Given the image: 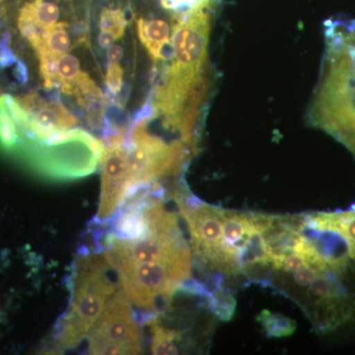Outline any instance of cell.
I'll return each instance as SVG.
<instances>
[{"label":"cell","instance_id":"4fadbf2b","mask_svg":"<svg viewBox=\"0 0 355 355\" xmlns=\"http://www.w3.org/2000/svg\"><path fill=\"white\" fill-rule=\"evenodd\" d=\"M81 72L79 60L74 55H62L57 62V88L65 95H73Z\"/></svg>","mask_w":355,"mask_h":355},{"label":"cell","instance_id":"cb8c5ba5","mask_svg":"<svg viewBox=\"0 0 355 355\" xmlns=\"http://www.w3.org/2000/svg\"><path fill=\"white\" fill-rule=\"evenodd\" d=\"M1 1H2V0H0V2H1Z\"/></svg>","mask_w":355,"mask_h":355},{"label":"cell","instance_id":"ffe728a7","mask_svg":"<svg viewBox=\"0 0 355 355\" xmlns=\"http://www.w3.org/2000/svg\"><path fill=\"white\" fill-rule=\"evenodd\" d=\"M15 62V55L9 48L8 36H4L2 40H0V69L10 67Z\"/></svg>","mask_w":355,"mask_h":355},{"label":"cell","instance_id":"52a82bcc","mask_svg":"<svg viewBox=\"0 0 355 355\" xmlns=\"http://www.w3.org/2000/svg\"><path fill=\"white\" fill-rule=\"evenodd\" d=\"M101 159L102 184L98 222L109 221L125 205L130 191L127 137L123 133L109 135Z\"/></svg>","mask_w":355,"mask_h":355},{"label":"cell","instance_id":"603a6c76","mask_svg":"<svg viewBox=\"0 0 355 355\" xmlns=\"http://www.w3.org/2000/svg\"><path fill=\"white\" fill-rule=\"evenodd\" d=\"M114 41H116V38L111 33L108 32L101 31L99 38H98V42H99V44L103 49H109L110 46H113Z\"/></svg>","mask_w":355,"mask_h":355},{"label":"cell","instance_id":"5bb4252c","mask_svg":"<svg viewBox=\"0 0 355 355\" xmlns=\"http://www.w3.org/2000/svg\"><path fill=\"white\" fill-rule=\"evenodd\" d=\"M257 320L270 338L289 336L296 330V323L293 320L268 310L261 311Z\"/></svg>","mask_w":355,"mask_h":355},{"label":"cell","instance_id":"ac0fdd59","mask_svg":"<svg viewBox=\"0 0 355 355\" xmlns=\"http://www.w3.org/2000/svg\"><path fill=\"white\" fill-rule=\"evenodd\" d=\"M306 266H309V261L304 254L293 252L284 259L280 263L279 270H282L286 272H295L296 270H300Z\"/></svg>","mask_w":355,"mask_h":355},{"label":"cell","instance_id":"3957f363","mask_svg":"<svg viewBox=\"0 0 355 355\" xmlns=\"http://www.w3.org/2000/svg\"><path fill=\"white\" fill-rule=\"evenodd\" d=\"M120 287L118 272L104 251L78 257L72 275L69 309L55 338L58 349H73L87 338Z\"/></svg>","mask_w":355,"mask_h":355},{"label":"cell","instance_id":"ba28073f","mask_svg":"<svg viewBox=\"0 0 355 355\" xmlns=\"http://www.w3.org/2000/svg\"><path fill=\"white\" fill-rule=\"evenodd\" d=\"M17 99L34 120L50 130H67L77 125L76 116L60 102L46 101L36 93Z\"/></svg>","mask_w":355,"mask_h":355},{"label":"cell","instance_id":"5b68a950","mask_svg":"<svg viewBox=\"0 0 355 355\" xmlns=\"http://www.w3.org/2000/svg\"><path fill=\"white\" fill-rule=\"evenodd\" d=\"M86 338L90 354H141L139 321L123 287L110 299L106 309Z\"/></svg>","mask_w":355,"mask_h":355},{"label":"cell","instance_id":"9c48e42d","mask_svg":"<svg viewBox=\"0 0 355 355\" xmlns=\"http://www.w3.org/2000/svg\"><path fill=\"white\" fill-rule=\"evenodd\" d=\"M60 8L53 2L32 0L26 2L18 16V29L30 44L40 35L58 23Z\"/></svg>","mask_w":355,"mask_h":355},{"label":"cell","instance_id":"8fae6325","mask_svg":"<svg viewBox=\"0 0 355 355\" xmlns=\"http://www.w3.org/2000/svg\"><path fill=\"white\" fill-rule=\"evenodd\" d=\"M137 34L142 44L155 62L163 58L162 51L169 43L170 26L162 19L146 20L139 18L137 23Z\"/></svg>","mask_w":355,"mask_h":355},{"label":"cell","instance_id":"7402d4cb","mask_svg":"<svg viewBox=\"0 0 355 355\" xmlns=\"http://www.w3.org/2000/svg\"><path fill=\"white\" fill-rule=\"evenodd\" d=\"M123 55V50L121 46L118 44H113L110 46L108 51H107V57L110 62H119Z\"/></svg>","mask_w":355,"mask_h":355},{"label":"cell","instance_id":"7c38bea8","mask_svg":"<svg viewBox=\"0 0 355 355\" xmlns=\"http://www.w3.org/2000/svg\"><path fill=\"white\" fill-rule=\"evenodd\" d=\"M151 333V352L153 354L171 355L182 354V334L175 329L168 328L154 316L147 322Z\"/></svg>","mask_w":355,"mask_h":355},{"label":"cell","instance_id":"9a60e30c","mask_svg":"<svg viewBox=\"0 0 355 355\" xmlns=\"http://www.w3.org/2000/svg\"><path fill=\"white\" fill-rule=\"evenodd\" d=\"M127 27L125 14L121 9H105L100 18V29L111 33L116 40L121 38Z\"/></svg>","mask_w":355,"mask_h":355},{"label":"cell","instance_id":"7a4b0ae2","mask_svg":"<svg viewBox=\"0 0 355 355\" xmlns=\"http://www.w3.org/2000/svg\"><path fill=\"white\" fill-rule=\"evenodd\" d=\"M209 1L203 0L180 14L172 31V62L156 95L155 111L168 120L181 116L191 90L205 76L209 34Z\"/></svg>","mask_w":355,"mask_h":355},{"label":"cell","instance_id":"8992f818","mask_svg":"<svg viewBox=\"0 0 355 355\" xmlns=\"http://www.w3.org/2000/svg\"><path fill=\"white\" fill-rule=\"evenodd\" d=\"M176 202L188 224L196 258L203 265L219 270L223 209H216L196 198L177 197Z\"/></svg>","mask_w":355,"mask_h":355},{"label":"cell","instance_id":"d6986e66","mask_svg":"<svg viewBox=\"0 0 355 355\" xmlns=\"http://www.w3.org/2000/svg\"><path fill=\"white\" fill-rule=\"evenodd\" d=\"M320 272L316 268L312 266H306L300 270H296L293 275V282L299 286H309L315 279L319 277Z\"/></svg>","mask_w":355,"mask_h":355},{"label":"cell","instance_id":"2e32d148","mask_svg":"<svg viewBox=\"0 0 355 355\" xmlns=\"http://www.w3.org/2000/svg\"><path fill=\"white\" fill-rule=\"evenodd\" d=\"M210 309L222 321H229L234 316L236 310V299L229 292L218 291L212 294L209 302Z\"/></svg>","mask_w":355,"mask_h":355},{"label":"cell","instance_id":"e0dca14e","mask_svg":"<svg viewBox=\"0 0 355 355\" xmlns=\"http://www.w3.org/2000/svg\"><path fill=\"white\" fill-rule=\"evenodd\" d=\"M123 69L119 64V62H110L105 83H106L107 89L112 94L116 95L120 92L121 87H123Z\"/></svg>","mask_w":355,"mask_h":355},{"label":"cell","instance_id":"277c9868","mask_svg":"<svg viewBox=\"0 0 355 355\" xmlns=\"http://www.w3.org/2000/svg\"><path fill=\"white\" fill-rule=\"evenodd\" d=\"M149 120L137 119L125 144L130 176L128 198L140 189L155 184L160 178L176 174L188 156L184 148V144H188L183 140L169 144L149 132Z\"/></svg>","mask_w":355,"mask_h":355},{"label":"cell","instance_id":"44dd1931","mask_svg":"<svg viewBox=\"0 0 355 355\" xmlns=\"http://www.w3.org/2000/svg\"><path fill=\"white\" fill-rule=\"evenodd\" d=\"M202 1L203 0H161V3L167 9L179 10V9L187 8L188 10Z\"/></svg>","mask_w":355,"mask_h":355},{"label":"cell","instance_id":"30bf717a","mask_svg":"<svg viewBox=\"0 0 355 355\" xmlns=\"http://www.w3.org/2000/svg\"><path fill=\"white\" fill-rule=\"evenodd\" d=\"M67 27V23H57L44 30L38 39L30 44L36 51L39 60L58 58L67 53L70 48Z\"/></svg>","mask_w":355,"mask_h":355},{"label":"cell","instance_id":"6da1fadb","mask_svg":"<svg viewBox=\"0 0 355 355\" xmlns=\"http://www.w3.org/2000/svg\"><path fill=\"white\" fill-rule=\"evenodd\" d=\"M327 44L310 121L355 155V40L345 28L329 27Z\"/></svg>","mask_w":355,"mask_h":355}]
</instances>
